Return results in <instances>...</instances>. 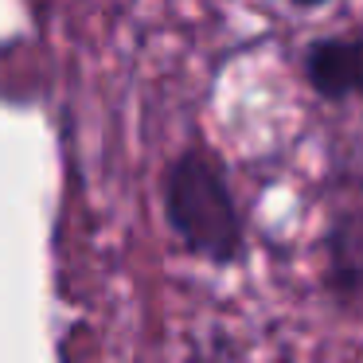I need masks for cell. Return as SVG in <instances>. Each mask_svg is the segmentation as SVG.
Instances as JSON below:
<instances>
[{
    "label": "cell",
    "mask_w": 363,
    "mask_h": 363,
    "mask_svg": "<svg viewBox=\"0 0 363 363\" xmlns=\"http://www.w3.org/2000/svg\"><path fill=\"white\" fill-rule=\"evenodd\" d=\"M164 219L184 250L211 266H235L246 246V223L223 164L191 145L164 168Z\"/></svg>",
    "instance_id": "6da1fadb"
},
{
    "label": "cell",
    "mask_w": 363,
    "mask_h": 363,
    "mask_svg": "<svg viewBox=\"0 0 363 363\" xmlns=\"http://www.w3.org/2000/svg\"><path fill=\"white\" fill-rule=\"evenodd\" d=\"M305 82L324 102H363V35H332L305 48Z\"/></svg>",
    "instance_id": "7a4b0ae2"
},
{
    "label": "cell",
    "mask_w": 363,
    "mask_h": 363,
    "mask_svg": "<svg viewBox=\"0 0 363 363\" xmlns=\"http://www.w3.org/2000/svg\"><path fill=\"white\" fill-rule=\"evenodd\" d=\"M289 4H297V9H320V4H328V0H289Z\"/></svg>",
    "instance_id": "3957f363"
}]
</instances>
